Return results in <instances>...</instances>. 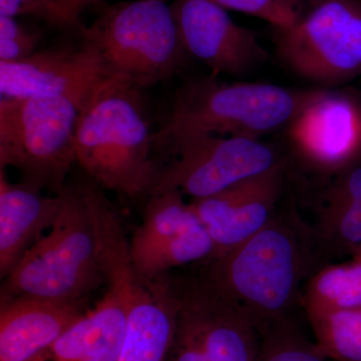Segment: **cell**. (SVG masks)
<instances>
[{
	"label": "cell",
	"mask_w": 361,
	"mask_h": 361,
	"mask_svg": "<svg viewBox=\"0 0 361 361\" xmlns=\"http://www.w3.org/2000/svg\"><path fill=\"white\" fill-rule=\"evenodd\" d=\"M326 90L191 78L175 92L165 122L152 135L154 154L173 158L190 142L211 135L259 140L288 127Z\"/></svg>",
	"instance_id": "cell-1"
},
{
	"label": "cell",
	"mask_w": 361,
	"mask_h": 361,
	"mask_svg": "<svg viewBox=\"0 0 361 361\" xmlns=\"http://www.w3.org/2000/svg\"><path fill=\"white\" fill-rule=\"evenodd\" d=\"M310 235L275 217L224 255L205 261V281L249 315L258 330L286 319L312 264Z\"/></svg>",
	"instance_id": "cell-2"
},
{
	"label": "cell",
	"mask_w": 361,
	"mask_h": 361,
	"mask_svg": "<svg viewBox=\"0 0 361 361\" xmlns=\"http://www.w3.org/2000/svg\"><path fill=\"white\" fill-rule=\"evenodd\" d=\"M61 195L49 229L4 278L1 301L33 297L80 302L106 282L90 184L66 185Z\"/></svg>",
	"instance_id": "cell-3"
},
{
	"label": "cell",
	"mask_w": 361,
	"mask_h": 361,
	"mask_svg": "<svg viewBox=\"0 0 361 361\" xmlns=\"http://www.w3.org/2000/svg\"><path fill=\"white\" fill-rule=\"evenodd\" d=\"M141 90L111 80L80 110L75 134L77 163L94 184L133 200L151 196L161 168Z\"/></svg>",
	"instance_id": "cell-4"
},
{
	"label": "cell",
	"mask_w": 361,
	"mask_h": 361,
	"mask_svg": "<svg viewBox=\"0 0 361 361\" xmlns=\"http://www.w3.org/2000/svg\"><path fill=\"white\" fill-rule=\"evenodd\" d=\"M116 78L140 90L179 75L190 56L166 0H135L106 7L80 30Z\"/></svg>",
	"instance_id": "cell-5"
},
{
	"label": "cell",
	"mask_w": 361,
	"mask_h": 361,
	"mask_svg": "<svg viewBox=\"0 0 361 361\" xmlns=\"http://www.w3.org/2000/svg\"><path fill=\"white\" fill-rule=\"evenodd\" d=\"M82 106L61 97H1L0 169H16L21 184L59 195L77 164L75 128Z\"/></svg>",
	"instance_id": "cell-6"
},
{
	"label": "cell",
	"mask_w": 361,
	"mask_h": 361,
	"mask_svg": "<svg viewBox=\"0 0 361 361\" xmlns=\"http://www.w3.org/2000/svg\"><path fill=\"white\" fill-rule=\"evenodd\" d=\"M276 30L278 56L297 77L322 89L361 77V0H310Z\"/></svg>",
	"instance_id": "cell-7"
},
{
	"label": "cell",
	"mask_w": 361,
	"mask_h": 361,
	"mask_svg": "<svg viewBox=\"0 0 361 361\" xmlns=\"http://www.w3.org/2000/svg\"><path fill=\"white\" fill-rule=\"evenodd\" d=\"M106 291L94 308L66 330L44 361H118L127 319L128 280L133 269L122 223L102 230Z\"/></svg>",
	"instance_id": "cell-8"
},
{
	"label": "cell",
	"mask_w": 361,
	"mask_h": 361,
	"mask_svg": "<svg viewBox=\"0 0 361 361\" xmlns=\"http://www.w3.org/2000/svg\"><path fill=\"white\" fill-rule=\"evenodd\" d=\"M279 161L273 149L257 139L202 137L161 166L151 195L174 190L198 200L265 172Z\"/></svg>",
	"instance_id": "cell-9"
},
{
	"label": "cell",
	"mask_w": 361,
	"mask_h": 361,
	"mask_svg": "<svg viewBox=\"0 0 361 361\" xmlns=\"http://www.w3.org/2000/svg\"><path fill=\"white\" fill-rule=\"evenodd\" d=\"M135 274L146 281L165 277L168 271L212 258L210 234L178 191L149 197L141 225L129 241Z\"/></svg>",
	"instance_id": "cell-10"
},
{
	"label": "cell",
	"mask_w": 361,
	"mask_h": 361,
	"mask_svg": "<svg viewBox=\"0 0 361 361\" xmlns=\"http://www.w3.org/2000/svg\"><path fill=\"white\" fill-rule=\"evenodd\" d=\"M94 45L35 51L23 61H0V92L4 97H61L82 109L115 80Z\"/></svg>",
	"instance_id": "cell-11"
},
{
	"label": "cell",
	"mask_w": 361,
	"mask_h": 361,
	"mask_svg": "<svg viewBox=\"0 0 361 361\" xmlns=\"http://www.w3.org/2000/svg\"><path fill=\"white\" fill-rule=\"evenodd\" d=\"M171 8L185 51L214 73L245 77L269 58L256 33L237 25L223 7L209 0H175Z\"/></svg>",
	"instance_id": "cell-12"
},
{
	"label": "cell",
	"mask_w": 361,
	"mask_h": 361,
	"mask_svg": "<svg viewBox=\"0 0 361 361\" xmlns=\"http://www.w3.org/2000/svg\"><path fill=\"white\" fill-rule=\"evenodd\" d=\"M294 152L308 167L330 176L361 161V99L327 89L288 126Z\"/></svg>",
	"instance_id": "cell-13"
},
{
	"label": "cell",
	"mask_w": 361,
	"mask_h": 361,
	"mask_svg": "<svg viewBox=\"0 0 361 361\" xmlns=\"http://www.w3.org/2000/svg\"><path fill=\"white\" fill-rule=\"evenodd\" d=\"M286 168L281 161L219 193L190 202L214 243L212 258L224 255L260 231L276 215ZM210 260V259H209Z\"/></svg>",
	"instance_id": "cell-14"
},
{
	"label": "cell",
	"mask_w": 361,
	"mask_h": 361,
	"mask_svg": "<svg viewBox=\"0 0 361 361\" xmlns=\"http://www.w3.org/2000/svg\"><path fill=\"white\" fill-rule=\"evenodd\" d=\"M127 319L118 361H167L177 332L179 287L165 277L146 281L130 271Z\"/></svg>",
	"instance_id": "cell-15"
},
{
	"label": "cell",
	"mask_w": 361,
	"mask_h": 361,
	"mask_svg": "<svg viewBox=\"0 0 361 361\" xmlns=\"http://www.w3.org/2000/svg\"><path fill=\"white\" fill-rule=\"evenodd\" d=\"M179 290L209 361H257L258 329L243 308L202 277Z\"/></svg>",
	"instance_id": "cell-16"
},
{
	"label": "cell",
	"mask_w": 361,
	"mask_h": 361,
	"mask_svg": "<svg viewBox=\"0 0 361 361\" xmlns=\"http://www.w3.org/2000/svg\"><path fill=\"white\" fill-rule=\"evenodd\" d=\"M82 302L33 297L1 301L0 361H44L59 337L84 314Z\"/></svg>",
	"instance_id": "cell-17"
},
{
	"label": "cell",
	"mask_w": 361,
	"mask_h": 361,
	"mask_svg": "<svg viewBox=\"0 0 361 361\" xmlns=\"http://www.w3.org/2000/svg\"><path fill=\"white\" fill-rule=\"evenodd\" d=\"M63 195H44L9 182L0 169V275L4 279L51 227Z\"/></svg>",
	"instance_id": "cell-18"
},
{
	"label": "cell",
	"mask_w": 361,
	"mask_h": 361,
	"mask_svg": "<svg viewBox=\"0 0 361 361\" xmlns=\"http://www.w3.org/2000/svg\"><path fill=\"white\" fill-rule=\"evenodd\" d=\"M316 242L331 253H355L361 246V161L334 175L326 190Z\"/></svg>",
	"instance_id": "cell-19"
},
{
	"label": "cell",
	"mask_w": 361,
	"mask_h": 361,
	"mask_svg": "<svg viewBox=\"0 0 361 361\" xmlns=\"http://www.w3.org/2000/svg\"><path fill=\"white\" fill-rule=\"evenodd\" d=\"M301 301L307 316L360 307V259L317 271L310 278Z\"/></svg>",
	"instance_id": "cell-20"
},
{
	"label": "cell",
	"mask_w": 361,
	"mask_h": 361,
	"mask_svg": "<svg viewBox=\"0 0 361 361\" xmlns=\"http://www.w3.org/2000/svg\"><path fill=\"white\" fill-rule=\"evenodd\" d=\"M307 317L327 360L361 361V306Z\"/></svg>",
	"instance_id": "cell-21"
},
{
	"label": "cell",
	"mask_w": 361,
	"mask_h": 361,
	"mask_svg": "<svg viewBox=\"0 0 361 361\" xmlns=\"http://www.w3.org/2000/svg\"><path fill=\"white\" fill-rule=\"evenodd\" d=\"M265 342L260 348L257 361H326L317 344L294 334L287 319L271 325Z\"/></svg>",
	"instance_id": "cell-22"
},
{
	"label": "cell",
	"mask_w": 361,
	"mask_h": 361,
	"mask_svg": "<svg viewBox=\"0 0 361 361\" xmlns=\"http://www.w3.org/2000/svg\"><path fill=\"white\" fill-rule=\"evenodd\" d=\"M40 35L23 27L16 18L0 16V61L14 63L35 54Z\"/></svg>",
	"instance_id": "cell-23"
},
{
	"label": "cell",
	"mask_w": 361,
	"mask_h": 361,
	"mask_svg": "<svg viewBox=\"0 0 361 361\" xmlns=\"http://www.w3.org/2000/svg\"><path fill=\"white\" fill-rule=\"evenodd\" d=\"M223 8L256 16L276 28H287L295 23L298 14L277 4L275 0H209Z\"/></svg>",
	"instance_id": "cell-24"
},
{
	"label": "cell",
	"mask_w": 361,
	"mask_h": 361,
	"mask_svg": "<svg viewBox=\"0 0 361 361\" xmlns=\"http://www.w3.org/2000/svg\"><path fill=\"white\" fill-rule=\"evenodd\" d=\"M167 361H209L193 322L182 307Z\"/></svg>",
	"instance_id": "cell-25"
},
{
	"label": "cell",
	"mask_w": 361,
	"mask_h": 361,
	"mask_svg": "<svg viewBox=\"0 0 361 361\" xmlns=\"http://www.w3.org/2000/svg\"><path fill=\"white\" fill-rule=\"evenodd\" d=\"M37 16L52 25L71 28L59 11L56 0H0V16Z\"/></svg>",
	"instance_id": "cell-26"
},
{
	"label": "cell",
	"mask_w": 361,
	"mask_h": 361,
	"mask_svg": "<svg viewBox=\"0 0 361 361\" xmlns=\"http://www.w3.org/2000/svg\"><path fill=\"white\" fill-rule=\"evenodd\" d=\"M97 1L99 0H56L59 11L70 23L71 27L78 32L85 27L80 23V16Z\"/></svg>",
	"instance_id": "cell-27"
},
{
	"label": "cell",
	"mask_w": 361,
	"mask_h": 361,
	"mask_svg": "<svg viewBox=\"0 0 361 361\" xmlns=\"http://www.w3.org/2000/svg\"><path fill=\"white\" fill-rule=\"evenodd\" d=\"M280 6L284 8L288 9L292 13L298 14L299 11L303 8L310 0H275Z\"/></svg>",
	"instance_id": "cell-28"
},
{
	"label": "cell",
	"mask_w": 361,
	"mask_h": 361,
	"mask_svg": "<svg viewBox=\"0 0 361 361\" xmlns=\"http://www.w3.org/2000/svg\"><path fill=\"white\" fill-rule=\"evenodd\" d=\"M353 257L361 260V246L353 253Z\"/></svg>",
	"instance_id": "cell-29"
}]
</instances>
